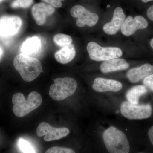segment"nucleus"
Listing matches in <instances>:
<instances>
[{"label": "nucleus", "mask_w": 153, "mask_h": 153, "mask_svg": "<svg viewBox=\"0 0 153 153\" xmlns=\"http://www.w3.org/2000/svg\"><path fill=\"white\" fill-rule=\"evenodd\" d=\"M3 54H4V50L2 47L0 46V60L2 57Z\"/></svg>", "instance_id": "obj_27"}, {"label": "nucleus", "mask_w": 153, "mask_h": 153, "mask_svg": "<svg viewBox=\"0 0 153 153\" xmlns=\"http://www.w3.org/2000/svg\"><path fill=\"white\" fill-rule=\"evenodd\" d=\"M42 41L41 38L37 36L27 38L21 46L20 50L22 54L32 57L41 52Z\"/></svg>", "instance_id": "obj_15"}, {"label": "nucleus", "mask_w": 153, "mask_h": 153, "mask_svg": "<svg viewBox=\"0 0 153 153\" xmlns=\"http://www.w3.org/2000/svg\"><path fill=\"white\" fill-rule=\"evenodd\" d=\"M20 17L15 16H4L0 17V38L8 39L16 35L22 26Z\"/></svg>", "instance_id": "obj_7"}, {"label": "nucleus", "mask_w": 153, "mask_h": 153, "mask_svg": "<svg viewBox=\"0 0 153 153\" xmlns=\"http://www.w3.org/2000/svg\"><path fill=\"white\" fill-rule=\"evenodd\" d=\"M77 87V82L74 78H57L50 86L49 95L53 99L61 101L73 95Z\"/></svg>", "instance_id": "obj_4"}, {"label": "nucleus", "mask_w": 153, "mask_h": 153, "mask_svg": "<svg viewBox=\"0 0 153 153\" xmlns=\"http://www.w3.org/2000/svg\"><path fill=\"white\" fill-rule=\"evenodd\" d=\"M70 14L72 17L77 18L76 25L79 27H82L85 25L93 27L96 25L99 20L97 14L79 5L74 6L71 9Z\"/></svg>", "instance_id": "obj_8"}, {"label": "nucleus", "mask_w": 153, "mask_h": 153, "mask_svg": "<svg viewBox=\"0 0 153 153\" xmlns=\"http://www.w3.org/2000/svg\"><path fill=\"white\" fill-rule=\"evenodd\" d=\"M55 10L52 6L44 3H39L34 5L32 8V13L37 25H44L48 16L54 13Z\"/></svg>", "instance_id": "obj_13"}, {"label": "nucleus", "mask_w": 153, "mask_h": 153, "mask_svg": "<svg viewBox=\"0 0 153 153\" xmlns=\"http://www.w3.org/2000/svg\"><path fill=\"white\" fill-rule=\"evenodd\" d=\"M92 88L94 90L98 92H116L122 88L123 85L119 81L114 79L97 77L94 79Z\"/></svg>", "instance_id": "obj_12"}, {"label": "nucleus", "mask_w": 153, "mask_h": 153, "mask_svg": "<svg viewBox=\"0 0 153 153\" xmlns=\"http://www.w3.org/2000/svg\"><path fill=\"white\" fill-rule=\"evenodd\" d=\"M12 102L14 114L22 117L38 108L42 103V98L40 94L34 91L29 94L26 100L24 94L19 92L13 96Z\"/></svg>", "instance_id": "obj_3"}, {"label": "nucleus", "mask_w": 153, "mask_h": 153, "mask_svg": "<svg viewBox=\"0 0 153 153\" xmlns=\"http://www.w3.org/2000/svg\"><path fill=\"white\" fill-rule=\"evenodd\" d=\"M76 55V50L73 44H71L55 52V57L57 62L62 64H66L73 60Z\"/></svg>", "instance_id": "obj_17"}, {"label": "nucleus", "mask_w": 153, "mask_h": 153, "mask_svg": "<svg viewBox=\"0 0 153 153\" xmlns=\"http://www.w3.org/2000/svg\"><path fill=\"white\" fill-rule=\"evenodd\" d=\"M19 146L23 153H36L34 148L26 140L22 139L19 140Z\"/></svg>", "instance_id": "obj_20"}, {"label": "nucleus", "mask_w": 153, "mask_h": 153, "mask_svg": "<svg viewBox=\"0 0 153 153\" xmlns=\"http://www.w3.org/2000/svg\"></svg>", "instance_id": "obj_31"}, {"label": "nucleus", "mask_w": 153, "mask_h": 153, "mask_svg": "<svg viewBox=\"0 0 153 153\" xmlns=\"http://www.w3.org/2000/svg\"><path fill=\"white\" fill-rule=\"evenodd\" d=\"M153 73V66L146 63L137 68L130 69L127 72L126 76L130 82L136 83Z\"/></svg>", "instance_id": "obj_14"}, {"label": "nucleus", "mask_w": 153, "mask_h": 153, "mask_svg": "<svg viewBox=\"0 0 153 153\" xmlns=\"http://www.w3.org/2000/svg\"><path fill=\"white\" fill-rule=\"evenodd\" d=\"M4 1V0H0V3H1Z\"/></svg>", "instance_id": "obj_30"}, {"label": "nucleus", "mask_w": 153, "mask_h": 153, "mask_svg": "<svg viewBox=\"0 0 153 153\" xmlns=\"http://www.w3.org/2000/svg\"><path fill=\"white\" fill-rule=\"evenodd\" d=\"M147 15L149 19L153 21V5L150 7L148 9Z\"/></svg>", "instance_id": "obj_25"}, {"label": "nucleus", "mask_w": 153, "mask_h": 153, "mask_svg": "<svg viewBox=\"0 0 153 153\" xmlns=\"http://www.w3.org/2000/svg\"><path fill=\"white\" fill-rule=\"evenodd\" d=\"M120 113L123 116L129 120H142L149 118L152 108L149 103L134 105L128 101H124L120 105Z\"/></svg>", "instance_id": "obj_6"}, {"label": "nucleus", "mask_w": 153, "mask_h": 153, "mask_svg": "<svg viewBox=\"0 0 153 153\" xmlns=\"http://www.w3.org/2000/svg\"><path fill=\"white\" fill-rule=\"evenodd\" d=\"M87 50L90 59L96 61H105L119 58L123 55L122 51L118 47H101L94 42H90L88 44Z\"/></svg>", "instance_id": "obj_5"}, {"label": "nucleus", "mask_w": 153, "mask_h": 153, "mask_svg": "<svg viewBox=\"0 0 153 153\" xmlns=\"http://www.w3.org/2000/svg\"><path fill=\"white\" fill-rule=\"evenodd\" d=\"M147 91V88L145 85H136L128 91L126 97L129 102L133 104L138 105L140 97L146 94Z\"/></svg>", "instance_id": "obj_18"}, {"label": "nucleus", "mask_w": 153, "mask_h": 153, "mask_svg": "<svg viewBox=\"0 0 153 153\" xmlns=\"http://www.w3.org/2000/svg\"><path fill=\"white\" fill-rule=\"evenodd\" d=\"M49 4L50 5L54 7L60 8L62 6V1L64 0H41Z\"/></svg>", "instance_id": "obj_24"}, {"label": "nucleus", "mask_w": 153, "mask_h": 153, "mask_svg": "<svg viewBox=\"0 0 153 153\" xmlns=\"http://www.w3.org/2000/svg\"><path fill=\"white\" fill-rule=\"evenodd\" d=\"M153 0H142V1L144 3H147L148 2L153 1Z\"/></svg>", "instance_id": "obj_28"}, {"label": "nucleus", "mask_w": 153, "mask_h": 153, "mask_svg": "<svg viewBox=\"0 0 153 153\" xmlns=\"http://www.w3.org/2000/svg\"><path fill=\"white\" fill-rule=\"evenodd\" d=\"M123 10L120 7L115 9L112 20L103 26V31L109 35H114L120 30L126 19Z\"/></svg>", "instance_id": "obj_11"}, {"label": "nucleus", "mask_w": 153, "mask_h": 153, "mask_svg": "<svg viewBox=\"0 0 153 153\" xmlns=\"http://www.w3.org/2000/svg\"><path fill=\"white\" fill-rule=\"evenodd\" d=\"M13 65L22 79L31 82L37 78L42 71V66L37 58L20 54L14 58Z\"/></svg>", "instance_id": "obj_1"}, {"label": "nucleus", "mask_w": 153, "mask_h": 153, "mask_svg": "<svg viewBox=\"0 0 153 153\" xmlns=\"http://www.w3.org/2000/svg\"><path fill=\"white\" fill-rule=\"evenodd\" d=\"M53 41L56 45L61 47L71 44L72 42L71 36L63 34L55 35L53 38Z\"/></svg>", "instance_id": "obj_19"}, {"label": "nucleus", "mask_w": 153, "mask_h": 153, "mask_svg": "<svg viewBox=\"0 0 153 153\" xmlns=\"http://www.w3.org/2000/svg\"><path fill=\"white\" fill-rule=\"evenodd\" d=\"M148 135H149V138L150 140L151 143L153 146V126L149 129L148 132Z\"/></svg>", "instance_id": "obj_26"}, {"label": "nucleus", "mask_w": 153, "mask_h": 153, "mask_svg": "<svg viewBox=\"0 0 153 153\" xmlns=\"http://www.w3.org/2000/svg\"><path fill=\"white\" fill-rule=\"evenodd\" d=\"M70 133L69 130L66 128H55L46 122H42L37 129L38 136H44L45 141L56 140L67 136Z\"/></svg>", "instance_id": "obj_9"}, {"label": "nucleus", "mask_w": 153, "mask_h": 153, "mask_svg": "<svg viewBox=\"0 0 153 153\" xmlns=\"http://www.w3.org/2000/svg\"><path fill=\"white\" fill-rule=\"evenodd\" d=\"M129 67L126 60L122 58H114L102 63L100 69L103 73H110L114 71L126 70Z\"/></svg>", "instance_id": "obj_16"}, {"label": "nucleus", "mask_w": 153, "mask_h": 153, "mask_svg": "<svg viewBox=\"0 0 153 153\" xmlns=\"http://www.w3.org/2000/svg\"><path fill=\"white\" fill-rule=\"evenodd\" d=\"M148 25V21L142 16H137L134 18L129 16L123 22L121 32L124 36H129L134 34L137 30L146 29Z\"/></svg>", "instance_id": "obj_10"}, {"label": "nucleus", "mask_w": 153, "mask_h": 153, "mask_svg": "<svg viewBox=\"0 0 153 153\" xmlns=\"http://www.w3.org/2000/svg\"><path fill=\"white\" fill-rule=\"evenodd\" d=\"M143 84L153 92V74L146 76L143 80Z\"/></svg>", "instance_id": "obj_23"}, {"label": "nucleus", "mask_w": 153, "mask_h": 153, "mask_svg": "<svg viewBox=\"0 0 153 153\" xmlns=\"http://www.w3.org/2000/svg\"><path fill=\"white\" fill-rule=\"evenodd\" d=\"M45 153H76L73 150L69 148L55 146L49 148Z\"/></svg>", "instance_id": "obj_22"}, {"label": "nucleus", "mask_w": 153, "mask_h": 153, "mask_svg": "<svg viewBox=\"0 0 153 153\" xmlns=\"http://www.w3.org/2000/svg\"><path fill=\"white\" fill-rule=\"evenodd\" d=\"M150 45H151V47H152V48L153 49V38L151 41Z\"/></svg>", "instance_id": "obj_29"}, {"label": "nucleus", "mask_w": 153, "mask_h": 153, "mask_svg": "<svg viewBox=\"0 0 153 153\" xmlns=\"http://www.w3.org/2000/svg\"><path fill=\"white\" fill-rule=\"evenodd\" d=\"M102 138L107 150L110 153H129V143L125 134L114 126L104 131Z\"/></svg>", "instance_id": "obj_2"}, {"label": "nucleus", "mask_w": 153, "mask_h": 153, "mask_svg": "<svg viewBox=\"0 0 153 153\" xmlns=\"http://www.w3.org/2000/svg\"><path fill=\"white\" fill-rule=\"evenodd\" d=\"M33 3V0H15L11 4V7L13 8H27L30 7Z\"/></svg>", "instance_id": "obj_21"}]
</instances>
